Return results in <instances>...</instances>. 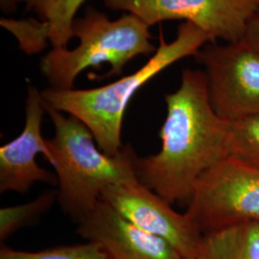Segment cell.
<instances>
[{"mask_svg": "<svg viewBox=\"0 0 259 259\" xmlns=\"http://www.w3.org/2000/svg\"><path fill=\"white\" fill-rule=\"evenodd\" d=\"M167 113L159 130L160 151L137 156L140 184L168 203L189 202L201 177L230 154V123L217 115L203 70L185 69L179 89L164 96Z\"/></svg>", "mask_w": 259, "mask_h": 259, "instance_id": "1", "label": "cell"}, {"mask_svg": "<svg viewBox=\"0 0 259 259\" xmlns=\"http://www.w3.org/2000/svg\"><path fill=\"white\" fill-rule=\"evenodd\" d=\"M45 108L55 128L54 137L47 142L58 180L57 202L67 217L78 223L100 201L106 187L138 181V155L130 144L115 156L104 153L82 121Z\"/></svg>", "mask_w": 259, "mask_h": 259, "instance_id": "2", "label": "cell"}, {"mask_svg": "<svg viewBox=\"0 0 259 259\" xmlns=\"http://www.w3.org/2000/svg\"><path fill=\"white\" fill-rule=\"evenodd\" d=\"M209 37L193 23L179 25L177 37L166 42L162 34L159 46L148 62L133 74L115 82L90 90L56 91L47 88L41 93L44 104L56 111L77 117L93 133L104 153L115 156L120 152L121 130L130 100L141 87L181 59L194 56Z\"/></svg>", "mask_w": 259, "mask_h": 259, "instance_id": "3", "label": "cell"}, {"mask_svg": "<svg viewBox=\"0 0 259 259\" xmlns=\"http://www.w3.org/2000/svg\"><path fill=\"white\" fill-rule=\"evenodd\" d=\"M149 29L150 25L134 14L110 20L106 14L90 7L72 25L73 37L80 41L78 47L72 50L53 48L41 58L40 72L48 88L56 91L73 90L81 72L89 67L99 68L102 64L111 66L107 77L120 75L124 66L137 56L156 53Z\"/></svg>", "mask_w": 259, "mask_h": 259, "instance_id": "4", "label": "cell"}, {"mask_svg": "<svg viewBox=\"0 0 259 259\" xmlns=\"http://www.w3.org/2000/svg\"><path fill=\"white\" fill-rule=\"evenodd\" d=\"M185 214L203 235L259 222V166L225 157L201 177Z\"/></svg>", "mask_w": 259, "mask_h": 259, "instance_id": "5", "label": "cell"}, {"mask_svg": "<svg viewBox=\"0 0 259 259\" xmlns=\"http://www.w3.org/2000/svg\"><path fill=\"white\" fill-rule=\"evenodd\" d=\"M204 67L209 100L228 122L259 113V52L244 38L204 46L194 55Z\"/></svg>", "mask_w": 259, "mask_h": 259, "instance_id": "6", "label": "cell"}, {"mask_svg": "<svg viewBox=\"0 0 259 259\" xmlns=\"http://www.w3.org/2000/svg\"><path fill=\"white\" fill-rule=\"evenodd\" d=\"M111 10L125 11L152 26L163 20L185 19L209 37L235 42L245 37L250 19L259 11L254 0H104Z\"/></svg>", "mask_w": 259, "mask_h": 259, "instance_id": "7", "label": "cell"}, {"mask_svg": "<svg viewBox=\"0 0 259 259\" xmlns=\"http://www.w3.org/2000/svg\"><path fill=\"white\" fill-rule=\"evenodd\" d=\"M100 200L141 230L168 241L185 258H196L203 233L186 215L139 181L110 185Z\"/></svg>", "mask_w": 259, "mask_h": 259, "instance_id": "8", "label": "cell"}, {"mask_svg": "<svg viewBox=\"0 0 259 259\" xmlns=\"http://www.w3.org/2000/svg\"><path fill=\"white\" fill-rule=\"evenodd\" d=\"M46 111L41 93L29 85L25 101V123L21 134L0 148V192L25 194L36 183L58 185L56 174L38 166L37 156L44 155L51 163L52 157L47 139L41 134Z\"/></svg>", "mask_w": 259, "mask_h": 259, "instance_id": "9", "label": "cell"}, {"mask_svg": "<svg viewBox=\"0 0 259 259\" xmlns=\"http://www.w3.org/2000/svg\"><path fill=\"white\" fill-rule=\"evenodd\" d=\"M76 225V232L99 245L110 259H184L168 241L141 230L101 200Z\"/></svg>", "mask_w": 259, "mask_h": 259, "instance_id": "10", "label": "cell"}, {"mask_svg": "<svg viewBox=\"0 0 259 259\" xmlns=\"http://www.w3.org/2000/svg\"><path fill=\"white\" fill-rule=\"evenodd\" d=\"M196 259H259V222L242 223L205 234Z\"/></svg>", "mask_w": 259, "mask_h": 259, "instance_id": "11", "label": "cell"}, {"mask_svg": "<svg viewBox=\"0 0 259 259\" xmlns=\"http://www.w3.org/2000/svg\"><path fill=\"white\" fill-rule=\"evenodd\" d=\"M85 0H19L37 13L49 25V41L53 48L67 47L73 37L75 16Z\"/></svg>", "mask_w": 259, "mask_h": 259, "instance_id": "12", "label": "cell"}, {"mask_svg": "<svg viewBox=\"0 0 259 259\" xmlns=\"http://www.w3.org/2000/svg\"><path fill=\"white\" fill-rule=\"evenodd\" d=\"M56 201L57 190H48L26 204L2 207L0 209L1 242L6 240L20 229L36 224L40 216L51 209Z\"/></svg>", "mask_w": 259, "mask_h": 259, "instance_id": "13", "label": "cell"}, {"mask_svg": "<svg viewBox=\"0 0 259 259\" xmlns=\"http://www.w3.org/2000/svg\"><path fill=\"white\" fill-rule=\"evenodd\" d=\"M0 259H110L101 247L93 242L65 245L37 251L13 250L7 246L0 249Z\"/></svg>", "mask_w": 259, "mask_h": 259, "instance_id": "14", "label": "cell"}, {"mask_svg": "<svg viewBox=\"0 0 259 259\" xmlns=\"http://www.w3.org/2000/svg\"><path fill=\"white\" fill-rule=\"evenodd\" d=\"M229 123L231 156L259 166V113Z\"/></svg>", "mask_w": 259, "mask_h": 259, "instance_id": "15", "label": "cell"}, {"mask_svg": "<svg viewBox=\"0 0 259 259\" xmlns=\"http://www.w3.org/2000/svg\"><path fill=\"white\" fill-rule=\"evenodd\" d=\"M2 27L9 30L19 40V47L28 55L40 52L47 47L49 40V25L46 21H37L28 19L15 20L12 19H0Z\"/></svg>", "mask_w": 259, "mask_h": 259, "instance_id": "16", "label": "cell"}, {"mask_svg": "<svg viewBox=\"0 0 259 259\" xmlns=\"http://www.w3.org/2000/svg\"><path fill=\"white\" fill-rule=\"evenodd\" d=\"M244 39L259 52V11L249 21Z\"/></svg>", "mask_w": 259, "mask_h": 259, "instance_id": "17", "label": "cell"}, {"mask_svg": "<svg viewBox=\"0 0 259 259\" xmlns=\"http://www.w3.org/2000/svg\"><path fill=\"white\" fill-rule=\"evenodd\" d=\"M19 2V0H0V7L4 13L11 14L17 10Z\"/></svg>", "mask_w": 259, "mask_h": 259, "instance_id": "18", "label": "cell"}, {"mask_svg": "<svg viewBox=\"0 0 259 259\" xmlns=\"http://www.w3.org/2000/svg\"><path fill=\"white\" fill-rule=\"evenodd\" d=\"M254 1H255V3L257 4V6L259 7V0H254Z\"/></svg>", "mask_w": 259, "mask_h": 259, "instance_id": "19", "label": "cell"}, {"mask_svg": "<svg viewBox=\"0 0 259 259\" xmlns=\"http://www.w3.org/2000/svg\"><path fill=\"white\" fill-rule=\"evenodd\" d=\"M184 259H196V258H185V257H184Z\"/></svg>", "mask_w": 259, "mask_h": 259, "instance_id": "20", "label": "cell"}]
</instances>
